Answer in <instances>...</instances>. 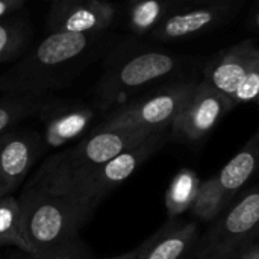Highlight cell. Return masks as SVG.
<instances>
[{
  "instance_id": "cell-1",
  "label": "cell",
  "mask_w": 259,
  "mask_h": 259,
  "mask_svg": "<svg viewBox=\"0 0 259 259\" xmlns=\"http://www.w3.org/2000/svg\"><path fill=\"white\" fill-rule=\"evenodd\" d=\"M103 33H49L27 56L0 76V91L35 97L65 87L102 50Z\"/></svg>"
},
{
  "instance_id": "cell-2",
  "label": "cell",
  "mask_w": 259,
  "mask_h": 259,
  "mask_svg": "<svg viewBox=\"0 0 259 259\" xmlns=\"http://www.w3.org/2000/svg\"><path fill=\"white\" fill-rule=\"evenodd\" d=\"M18 203L24 238L33 250V258L70 256L88 214L70 197L36 179L27 185Z\"/></svg>"
},
{
  "instance_id": "cell-3",
  "label": "cell",
  "mask_w": 259,
  "mask_h": 259,
  "mask_svg": "<svg viewBox=\"0 0 259 259\" xmlns=\"http://www.w3.org/2000/svg\"><path fill=\"white\" fill-rule=\"evenodd\" d=\"M153 134L144 129H96L77 146L47 159L35 176L41 184L67 191L91 171L106 164L127 147L138 144Z\"/></svg>"
},
{
  "instance_id": "cell-4",
  "label": "cell",
  "mask_w": 259,
  "mask_h": 259,
  "mask_svg": "<svg viewBox=\"0 0 259 259\" xmlns=\"http://www.w3.org/2000/svg\"><path fill=\"white\" fill-rule=\"evenodd\" d=\"M259 237V187L229 206L196 244L193 259H238Z\"/></svg>"
},
{
  "instance_id": "cell-5",
  "label": "cell",
  "mask_w": 259,
  "mask_h": 259,
  "mask_svg": "<svg viewBox=\"0 0 259 259\" xmlns=\"http://www.w3.org/2000/svg\"><path fill=\"white\" fill-rule=\"evenodd\" d=\"M182 64L179 56L161 50H138L123 61H112L103 73L96 94L103 108L124 105L137 90L171 76Z\"/></svg>"
},
{
  "instance_id": "cell-6",
  "label": "cell",
  "mask_w": 259,
  "mask_h": 259,
  "mask_svg": "<svg viewBox=\"0 0 259 259\" xmlns=\"http://www.w3.org/2000/svg\"><path fill=\"white\" fill-rule=\"evenodd\" d=\"M197 87L196 80L176 82L118 106L97 129H144L165 132L179 117Z\"/></svg>"
},
{
  "instance_id": "cell-7",
  "label": "cell",
  "mask_w": 259,
  "mask_h": 259,
  "mask_svg": "<svg viewBox=\"0 0 259 259\" xmlns=\"http://www.w3.org/2000/svg\"><path fill=\"white\" fill-rule=\"evenodd\" d=\"M165 141H167L165 132L153 134L147 140L127 147L120 155H117L106 164L91 171L73 188L67 191H61V190H55V191H59L67 197H70L76 205H79L90 215L91 211H94V208L106 194H109L114 188H117L124 181H127L143 162H146L152 155H155L165 144Z\"/></svg>"
},
{
  "instance_id": "cell-8",
  "label": "cell",
  "mask_w": 259,
  "mask_h": 259,
  "mask_svg": "<svg viewBox=\"0 0 259 259\" xmlns=\"http://www.w3.org/2000/svg\"><path fill=\"white\" fill-rule=\"evenodd\" d=\"M259 170V132L214 176L202 182L193 214L200 222H215L238 191Z\"/></svg>"
},
{
  "instance_id": "cell-9",
  "label": "cell",
  "mask_w": 259,
  "mask_h": 259,
  "mask_svg": "<svg viewBox=\"0 0 259 259\" xmlns=\"http://www.w3.org/2000/svg\"><path fill=\"white\" fill-rule=\"evenodd\" d=\"M243 3L237 0L203 2L187 9H176L156 30L153 38L159 41H182L211 32L229 23L241 9Z\"/></svg>"
},
{
  "instance_id": "cell-10",
  "label": "cell",
  "mask_w": 259,
  "mask_h": 259,
  "mask_svg": "<svg viewBox=\"0 0 259 259\" xmlns=\"http://www.w3.org/2000/svg\"><path fill=\"white\" fill-rule=\"evenodd\" d=\"M235 103L205 80L197 82V87L188 103L171 124V132L184 141H200L205 138L219 121L234 109Z\"/></svg>"
},
{
  "instance_id": "cell-11",
  "label": "cell",
  "mask_w": 259,
  "mask_h": 259,
  "mask_svg": "<svg viewBox=\"0 0 259 259\" xmlns=\"http://www.w3.org/2000/svg\"><path fill=\"white\" fill-rule=\"evenodd\" d=\"M115 6L100 0H58L47 17L49 33L97 35L114 21Z\"/></svg>"
},
{
  "instance_id": "cell-12",
  "label": "cell",
  "mask_w": 259,
  "mask_h": 259,
  "mask_svg": "<svg viewBox=\"0 0 259 259\" xmlns=\"http://www.w3.org/2000/svg\"><path fill=\"white\" fill-rule=\"evenodd\" d=\"M44 149L42 138L32 131H8L0 135V199L24 181Z\"/></svg>"
},
{
  "instance_id": "cell-13",
  "label": "cell",
  "mask_w": 259,
  "mask_h": 259,
  "mask_svg": "<svg viewBox=\"0 0 259 259\" xmlns=\"http://www.w3.org/2000/svg\"><path fill=\"white\" fill-rule=\"evenodd\" d=\"M259 58V46L246 39L219 53L205 67V82L231 100Z\"/></svg>"
},
{
  "instance_id": "cell-14",
  "label": "cell",
  "mask_w": 259,
  "mask_h": 259,
  "mask_svg": "<svg viewBox=\"0 0 259 259\" xmlns=\"http://www.w3.org/2000/svg\"><path fill=\"white\" fill-rule=\"evenodd\" d=\"M44 147H62L80 137L91 126L94 111L80 103H58L42 108Z\"/></svg>"
},
{
  "instance_id": "cell-15",
  "label": "cell",
  "mask_w": 259,
  "mask_h": 259,
  "mask_svg": "<svg viewBox=\"0 0 259 259\" xmlns=\"http://www.w3.org/2000/svg\"><path fill=\"white\" fill-rule=\"evenodd\" d=\"M199 240L194 222L171 220L138 247L137 259H190Z\"/></svg>"
},
{
  "instance_id": "cell-16",
  "label": "cell",
  "mask_w": 259,
  "mask_h": 259,
  "mask_svg": "<svg viewBox=\"0 0 259 259\" xmlns=\"http://www.w3.org/2000/svg\"><path fill=\"white\" fill-rule=\"evenodd\" d=\"M202 181L191 168H182L171 179L165 191V209L170 219H175L188 209H193Z\"/></svg>"
},
{
  "instance_id": "cell-17",
  "label": "cell",
  "mask_w": 259,
  "mask_h": 259,
  "mask_svg": "<svg viewBox=\"0 0 259 259\" xmlns=\"http://www.w3.org/2000/svg\"><path fill=\"white\" fill-rule=\"evenodd\" d=\"M179 3L162 0H143L131 5L129 9V27L138 33H153L158 26L178 9Z\"/></svg>"
},
{
  "instance_id": "cell-18",
  "label": "cell",
  "mask_w": 259,
  "mask_h": 259,
  "mask_svg": "<svg viewBox=\"0 0 259 259\" xmlns=\"http://www.w3.org/2000/svg\"><path fill=\"white\" fill-rule=\"evenodd\" d=\"M2 246H15L33 256V250L24 238L20 203L12 196L0 199V247Z\"/></svg>"
},
{
  "instance_id": "cell-19",
  "label": "cell",
  "mask_w": 259,
  "mask_h": 259,
  "mask_svg": "<svg viewBox=\"0 0 259 259\" xmlns=\"http://www.w3.org/2000/svg\"><path fill=\"white\" fill-rule=\"evenodd\" d=\"M29 39V24L23 20H0V62L15 58Z\"/></svg>"
},
{
  "instance_id": "cell-20",
  "label": "cell",
  "mask_w": 259,
  "mask_h": 259,
  "mask_svg": "<svg viewBox=\"0 0 259 259\" xmlns=\"http://www.w3.org/2000/svg\"><path fill=\"white\" fill-rule=\"evenodd\" d=\"M42 108L44 105L32 97H14L0 102V135L8 132L9 127L20 120L32 115Z\"/></svg>"
},
{
  "instance_id": "cell-21",
  "label": "cell",
  "mask_w": 259,
  "mask_h": 259,
  "mask_svg": "<svg viewBox=\"0 0 259 259\" xmlns=\"http://www.w3.org/2000/svg\"><path fill=\"white\" fill-rule=\"evenodd\" d=\"M259 100V58L253 64L244 80L237 88L232 102L235 105L238 103H247V102H258Z\"/></svg>"
},
{
  "instance_id": "cell-22",
  "label": "cell",
  "mask_w": 259,
  "mask_h": 259,
  "mask_svg": "<svg viewBox=\"0 0 259 259\" xmlns=\"http://www.w3.org/2000/svg\"><path fill=\"white\" fill-rule=\"evenodd\" d=\"M24 6V0H0V20Z\"/></svg>"
},
{
  "instance_id": "cell-23",
  "label": "cell",
  "mask_w": 259,
  "mask_h": 259,
  "mask_svg": "<svg viewBox=\"0 0 259 259\" xmlns=\"http://www.w3.org/2000/svg\"><path fill=\"white\" fill-rule=\"evenodd\" d=\"M238 259H259V243L252 244L246 252H243V255Z\"/></svg>"
},
{
  "instance_id": "cell-24",
  "label": "cell",
  "mask_w": 259,
  "mask_h": 259,
  "mask_svg": "<svg viewBox=\"0 0 259 259\" xmlns=\"http://www.w3.org/2000/svg\"><path fill=\"white\" fill-rule=\"evenodd\" d=\"M250 27H252L253 30H258L259 32V8L253 12L252 18H250Z\"/></svg>"
},
{
  "instance_id": "cell-25",
  "label": "cell",
  "mask_w": 259,
  "mask_h": 259,
  "mask_svg": "<svg viewBox=\"0 0 259 259\" xmlns=\"http://www.w3.org/2000/svg\"><path fill=\"white\" fill-rule=\"evenodd\" d=\"M138 256V249H135L134 252H129V253H124L121 256H117V258H111V259H137Z\"/></svg>"
},
{
  "instance_id": "cell-26",
  "label": "cell",
  "mask_w": 259,
  "mask_h": 259,
  "mask_svg": "<svg viewBox=\"0 0 259 259\" xmlns=\"http://www.w3.org/2000/svg\"><path fill=\"white\" fill-rule=\"evenodd\" d=\"M55 259H76V258H73V256L70 255V256H59V258H55Z\"/></svg>"
},
{
  "instance_id": "cell-27",
  "label": "cell",
  "mask_w": 259,
  "mask_h": 259,
  "mask_svg": "<svg viewBox=\"0 0 259 259\" xmlns=\"http://www.w3.org/2000/svg\"><path fill=\"white\" fill-rule=\"evenodd\" d=\"M258 103H259V100H258Z\"/></svg>"
}]
</instances>
